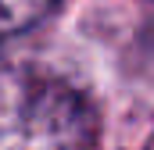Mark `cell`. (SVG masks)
I'll use <instances>...</instances> for the list:
<instances>
[{"label": "cell", "instance_id": "obj_3", "mask_svg": "<svg viewBox=\"0 0 154 150\" xmlns=\"http://www.w3.org/2000/svg\"><path fill=\"white\" fill-rule=\"evenodd\" d=\"M143 150H154V132H151V140H147V147H143Z\"/></svg>", "mask_w": 154, "mask_h": 150}, {"label": "cell", "instance_id": "obj_1", "mask_svg": "<svg viewBox=\"0 0 154 150\" xmlns=\"http://www.w3.org/2000/svg\"><path fill=\"white\" fill-rule=\"evenodd\" d=\"M97 118L68 79L0 61V150H93Z\"/></svg>", "mask_w": 154, "mask_h": 150}, {"label": "cell", "instance_id": "obj_2", "mask_svg": "<svg viewBox=\"0 0 154 150\" xmlns=\"http://www.w3.org/2000/svg\"><path fill=\"white\" fill-rule=\"evenodd\" d=\"M57 0H0V39H11L47 18Z\"/></svg>", "mask_w": 154, "mask_h": 150}]
</instances>
